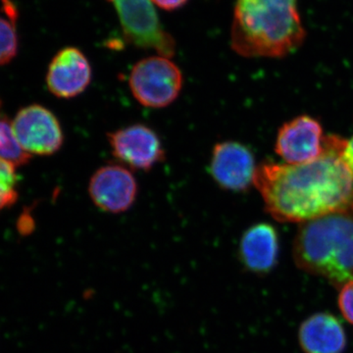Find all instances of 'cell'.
<instances>
[{
  "mask_svg": "<svg viewBox=\"0 0 353 353\" xmlns=\"http://www.w3.org/2000/svg\"><path fill=\"white\" fill-rule=\"evenodd\" d=\"M182 71L170 58L152 57L132 67L129 85L132 97L148 108H164L178 99L182 92Z\"/></svg>",
  "mask_w": 353,
  "mask_h": 353,
  "instance_id": "obj_4",
  "label": "cell"
},
{
  "mask_svg": "<svg viewBox=\"0 0 353 353\" xmlns=\"http://www.w3.org/2000/svg\"><path fill=\"white\" fill-rule=\"evenodd\" d=\"M0 108H1V102H0Z\"/></svg>",
  "mask_w": 353,
  "mask_h": 353,
  "instance_id": "obj_20",
  "label": "cell"
},
{
  "mask_svg": "<svg viewBox=\"0 0 353 353\" xmlns=\"http://www.w3.org/2000/svg\"><path fill=\"white\" fill-rule=\"evenodd\" d=\"M114 157L130 168L150 171L163 161L165 152L157 132L145 124H132L108 134Z\"/></svg>",
  "mask_w": 353,
  "mask_h": 353,
  "instance_id": "obj_7",
  "label": "cell"
},
{
  "mask_svg": "<svg viewBox=\"0 0 353 353\" xmlns=\"http://www.w3.org/2000/svg\"><path fill=\"white\" fill-rule=\"evenodd\" d=\"M92 80V69L82 51L65 48L51 60L46 73L48 90L62 99H71L82 94Z\"/></svg>",
  "mask_w": 353,
  "mask_h": 353,
  "instance_id": "obj_11",
  "label": "cell"
},
{
  "mask_svg": "<svg viewBox=\"0 0 353 353\" xmlns=\"http://www.w3.org/2000/svg\"><path fill=\"white\" fill-rule=\"evenodd\" d=\"M18 52V37L12 21L0 17V66L12 61Z\"/></svg>",
  "mask_w": 353,
  "mask_h": 353,
  "instance_id": "obj_16",
  "label": "cell"
},
{
  "mask_svg": "<svg viewBox=\"0 0 353 353\" xmlns=\"http://www.w3.org/2000/svg\"><path fill=\"white\" fill-rule=\"evenodd\" d=\"M343 157L353 173V137L352 139L345 141V150H343Z\"/></svg>",
  "mask_w": 353,
  "mask_h": 353,
  "instance_id": "obj_19",
  "label": "cell"
},
{
  "mask_svg": "<svg viewBox=\"0 0 353 353\" xmlns=\"http://www.w3.org/2000/svg\"><path fill=\"white\" fill-rule=\"evenodd\" d=\"M338 303L343 318L353 325V280L340 288Z\"/></svg>",
  "mask_w": 353,
  "mask_h": 353,
  "instance_id": "obj_17",
  "label": "cell"
},
{
  "mask_svg": "<svg viewBox=\"0 0 353 353\" xmlns=\"http://www.w3.org/2000/svg\"><path fill=\"white\" fill-rule=\"evenodd\" d=\"M256 168L252 152L238 141H223L213 148L210 173L221 189L245 192L253 185Z\"/></svg>",
  "mask_w": 353,
  "mask_h": 353,
  "instance_id": "obj_10",
  "label": "cell"
},
{
  "mask_svg": "<svg viewBox=\"0 0 353 353\" xmlns=\"http://www.w3.org/2000/svg\"><path fill=\"white\" fill-rule=\"evenodd\" d=\"M347 341L343 324L331 313L309 316L299 327V345L304 353H343Z\"/></svg>",
  "mask_w": 353,
  "mask_h": 353,
  "instance_id": "obj_13",
  "label": "cell"
},
{
  "mask_svg": "<svg viewBox=\"0 0 353 353\" xmlns=\"http://www.w3.org/2000/svg\"><path fill=\"white\" fill-rule=\"evenodd\" d=\"M112 2L125 39L136 48L152 50L159 57H173L176 43L165 31L152 0H109Z\"/></svg>",
  "mask_w": 353,
  "mask_h": 353,
  "instance_id": "obj_5",
  "label": "cell"
},
{
  "mask_svg": "<svg viewBox=\"0 0 353 353\" xmlns=\"http://www.w3.org/2000/svg\"><path fill=\"white\" fill-rule=\"evenodd\" d=\"M0 158L16 168L29 163L32 155L25 152L14 132L12 122L0 117Z\"/></svg>",
  "mask_w": 353,
  "mask_h": 353,
  "instance_id": "obj_14",
  "label": "cell"
},
{
  "mask_svg": "<svg viewBox=\"0 0 353 353\" xmlns=\"http://www.w3.org/2000/svg\"><path fill=\"white\" fill-rule=\"evenodd\" d=\"M19 199L16 167L0 158V211L10 208Z\"/></svg>",
  "mask_w": 353,
  "mask_h": 353,
  "instance_id": "obj_15",
  "label": "cell"
},
{
  "mask_svg": "<svg viewBox=\"0 0 353 353\" xmlns=\"http://www.w3.org/2000/svg\"><path fill=\"white\" fill-rule=\"evenodd\" d=\"M240 257L243 266L256 275H267L279 257V236L268 223H259L248 228L241 236Z\"/></svg>",
  "mask_w": 353,
  "mask_h": 353,
  "instance_id": "obj_12",
  "label": "cell"
},
{
  "mask_svg": "<svg viewBox=\"0 0 353 353\" xmlns=\"http://www.w3.org/2000/svg\"><path fill=\"white\" fill-rule=\"evenodd\" d=\"M325 139L317 120L308 115L299 116L279 130L275 152L285 164L308 163L322 154Z\"/></svg>",
  "mask_w": 353,
  "mask_h": 353,
  "instance_id": "obj_9",
  "label": "cell"
},
{
  "mask_svg": "<svg viewBox=\"0 0 353 353\" xmlns=\"http://www.w3.org/2000/svg\"><path fill=\"white\" fill-rule=\"evenodd\" d=\"M347 139L330 134L324 150L308 163H263L253 185L265 209L282 223H303L343 211H353V173L345 157Z\"/></svg>",
  "mask_w": 353,
  "mask_h": 353,
  "instance_id": "obj_1",
  "label": "cell"
},
{
  "mask_svg": "<svg viewBox=\"0 0 353 353\" xmlns=\"http://www.w3.org/2000/svg\"><path fill=\"white\" fill-rule=\"evenodd\" d=\"M292 255L299 269L336 288L353 280V211L299 224Z\"/></svg>",
  "mask_w": 353,
  "mask_h": 353,
  "instance_id": "obj_3",
  "label": "cell"
},
{
  "mask_svg": "<svg viewBox=\"0 0 353 353\" xmlns=\"http://www.w3.org/2000/svg\"><path fill=\"white\" fill-rule=\"evenodd\" d=\"M304 39L297 0H236L231 43L241 57H285Z\"/></svg>",
  "mask_w": 353,
  "mask_h": 353,
  "instance_id": "obj_2",
  "label": "cell"
},
{
  "mask_svg": "<svg viewBox=\"0 0 353 353\" xmlns=\"http://www.w3.org/2000/svg\"><path fill=\"white\" fill-rule=\"evenodd\" d=\"M138 183L132 172L119 164H108L94 172L88 183L92 202L108 213L126 212L138 196Z\"/></svg>",
  "mask_w": 353,
  "mask_h": 353,
  "instance_id": "obj_8",
  "label": "cell"
},
{
  "mask_svg": "<svg viewBox=\"0 0 353 353\" xmlns=\"http://www.w3.org/2000/svg\"><path fill=\"white\" fill-rule=\"evenodd\" d=\"M20 145L30 155L48 157L59 152L64 134L57 116L39 104L21 108L12 121Z\"/></svg>",
  "mask_w": 353,
  "mask_h": 353,
  "instance_id": "obj_6",
  "label": "cell"
},
{
  "mask_svg": "<svg viewBox=\"0 0 353 353\" xmlns=\"http://www.w3.org/2000/svg\"><path fill=\"white\" fill-rule=\"evenodd\" d=\"M152 3L164 10H176L187 3L188 0H152Z\"/></svg>",
  "mask_w": 353,
  "mask_h": 353,
  "instance_id": "obj_18",
  "label": "cell"
}]
</instances>
